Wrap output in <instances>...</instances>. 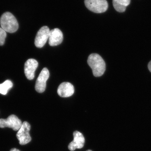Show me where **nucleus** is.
<instances>
[{
    "instance_id": "f257e3e1",
    "label": "nucleus",
    "mask_w": 151,
    "mask_h": 151,
    "mask_svg": "<svg viewBox=\"0 0 151 151\" xmlns=\"http://www.w3.org/2000/svg\"><path fill=\"white\" fill-rule=\"evenodd\" d=\"M87 63L92 68L94 76L99 77L104 74L106 69V65L104 60L99 54L92 53L90 55Z\"/></svg>"
},
{
    "instance_id": "f03ea898",
    "label": "nucleus",
    "mask_w": 151,
    "mask_h": 151,
    "mask_svg": "<svg viewBox=\"0 0 151 151\" xmlns=\"http://www.w3.org/2000/svg\"><path fill=\"white\" fill-rule=\"evenodd\" d=\"M0 24L6 32L12 33L18 29L19 24L16 18L9 12L3 14L0 19Z\"/></svg>"
},
{
    "instance_id": "7ed1b4c3",
    "label": "nucleus",
    "mask_w": 151,
    "mask_h": 151,
    "mask_svg": "<svg viewBox=\"0 0 151 151\" xmlns=\"http://www.w3.org/2000/svg\"><path fill=\"white\" fill-rule=\"evenodd\" d=\"M84 4L89 10L95 13L105 12L108 9L106 0H84Z\"/></svg>"
},
{
    "instance_id": "20e7f679",
    "label": "nucleus",
    "mask_w": 151,
    "mask_h": 151,
    "mask_svg": "<svg viewBox=\"0 0 151 151\" xmlns=\"http://www.w3.org/2000/svg\"><path fill=\"white\" fill-rule=\"evenodd\" d=\"M30 129V125L27 122H24L22 123L17 134V137L20 145H26L31 141V137L29 134Z\"/></svg>"
},
{
    "instance_id": "39448f33",
    "label": "nucleus",
    "mask_w": 151,
    "mask_h": 151,
    "mask_svg": "<svg viewBox=\"0 0 151 151\" xmlns=\"http://www.w3.org/2000/svg\"><path fill=\"white\" fill-rule=\"evenodd\" d=\"M22 121L14 115H11L7 119H0V128L8 127L15 131H18L21 127Z\"/></svg>"
},
{
    "instance_id": "423d86ee",
    "label": "nucleus",
    "mask_w": 151,
    "mask_h": 151,
    "mask_svg": "<svg viewBox=\"0 0 151 151\" xmlns=\"http://www.w3.org/2000/svg\"><path fill=\"white\" fill-rule=\"evenodd\" d=\"M50 73L48 69L45 68L39 76L36 82L35 89L39 93H42L45 91L46 82L49 77Z\"/></svg>"
},
{
    "instance_id": "0eeeda50",
    "label": "nucleus",
    "mask_w": 151,
    "mask_h": 151,
    "mask_svg": "<svg viewBox=\"0 0 151 151\" xmlns=\"http://www.w3.org/2000/svg\"><path fill=\"white\" fill-rule=\"evenodd\" d=\"M50 30L47 26L41 28L37 34L35 41V46L38 48L43 47L49 37Z\"/></svg>"
},
{
    "instance_id": "6e6552de",
    "label": "nucleus",
    "mask_w": 151,
    "mask_h": 151,
    "mask_svg": "<svg viewBox=\"0 0 151 151\" xmlns=\"http://www.w3.org/2000/svg\"><path fill=\"white\" fill-rule=\"evenodd\" d=\"M73 140L69 144L68 148L70 151L75 150L76 149H81L84 147L85 139L84 136L78 131L73 132Z\"/></svg>"
},
{
    "instance_id": "1a4fd4ad",
    "label": "nucleus",
    "mask_w": 151,
    "mask_h": 151,
    "mask_svg": "<svg viewBox=\"0 0 151 151\" xmlns=\"http://www.w3.org/2000/svg\"><path fill=\"white\" fill-rule=\"evenodd\" d=\"M38 63L36 60L31 58L28 60L24 64V73L29 80H32L35 77V73L38 67Z\"/></svg>"
},
{
    "instance_id": "9d476101",
    "label": "nucleus",
    "mask_w": 151,
    "mask_h": 151,
    "mask_svg": "<svg viewBox=\"0 0 151 151\" xmlns=\"http://www.w3.org/2000/svg\"><path fill=\"white\" fill-rule=\"evenodd\" d=\"M63 40V34L61 31L58 28L50 30L49 44L51 46H57L62 43Z\"/></svg>"
},
{
    "instance_id": "9b49d317",
    "label": "nucleus",
    "mask_w": 151,
    "mask_h": 151,
    "mask_svg": "<svg viewBox=\"0 0 151 151\" xmlns=\"http://www.w3.org/2000/svg\"><path fill=\"white\" fill-rule=\"evenodd\" d=\"M57 92L58 95L60 97H70L74 93V86L69 82H63L58 86Z\"/></svg>"
},
{
    "instance_id": "f8f14e48",
    "label": "nucleus",
    "mask_w": 151,
    "mask_h": 151,
    "mask_svg": "<svg viewBox=\"0 0 151 151\" xmlns=\"http://www.w3.org/2000/svg\"><path fill=\"white\" fill-rule=\"evenodd\" d=\"M131 0H113V7L119 12H124L127 6L130 4Z\"/></svg>"
},
{
    "instance_id": "ddd939ff",
    "label": "nucleus",
    "mask_w": 151,
    "mask_h": 151,
    "mask_svg": "<svg viewBox=\"0 0 151 151\" xmlns=\"http://www.w3.org/2000/svg\"><path fill=\"white\" fill-rule=\"evenodd\" d=\"M12 86L13 83L10 80H6L2 84H0V94L6 95Z\"/></svg>"
},
{
    "instance_id": "4468645a",
    "label": "nucleus",
    "mask_w": 151,
    "mask_h": 151,
    "mask_svg": "<svg viewBox=\"0 0 151 151\" xmlns=\"http://www.w3.org/2000/svg\"><path fill=\"white\" fill-rule=\"evenodd\" d=\"M6 37V33L1 27H0V45H4Z\"/></svg>"
},
{
    "instance_id": "2eb2a0df",
    "label": "nucleus",
    "mask_w": 151,
    "mask_h": 151,
    "mask_svg": "<svg viewBox=\"0 0 151 151\" xmlns=\"http://www.w3.org/2000/svg\"><path fill=\"white\" fill-rule=\"evenodd\" d=\"M148 67L149 70H150V71L151 72V60L149 62Z\"/></svg>"
},
{
    "instance_id": "dca6fc26",
    "label": "nucleus",
    "mask_w": 151,
    "mask_h": 151,
    "mask_svg": "<svg viewBox=\"0 0 151 151\" xmlns=\"http://www.w3.org/2000/svg\"><path fill=\"white\" fill-rule=\"evenodd\" d=\"M10 151H20L19 150H18V149H17L16 148H13L12 149H11L10 150Z\"/></svg>"
},
{
    "instance_id": "f3484780",
    "label": "nucleus",
    "mask_w": 151,
    "mask_h": 151,
    "mask_svg": "<svg viewBox=\"0 0 151 151\" xmlns=\"http://www.w3.org/2000/svg\"><path fill=\"white\" fill-rule=\"evenodd\" d=\"M86 151H92V150H88Z\"/></svg>"
}]
</instances>
